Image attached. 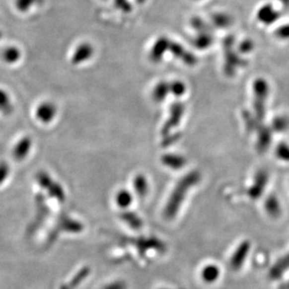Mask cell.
I'll return each mask as SVG.
<instances>
[{
	"mask_svg": "<svg viewBox=\"0 0 289 289\" xmlns=\"http://www.w3.org/2000/svg\"><path fill=\"white\" fill-rule=\"evenodd\" d=\"M31 147V140L28 137L23 138L21 141H19L14 149H13V156L18 161H22L26 155L29 152Z\"/></svg>",
	"mask_w": 289,
	"mask_h": 289,
	"instance_id": "obj_4",
	"label": "cell"
},
{
	"mask_svg": "<svg viewBox=\"0 0 289 289\" xmlns=\"http://www.w3.org/2000/svg\"><path fill=\"white\" fill-rule=\"evenodd\" d=\"M162 162L172 169H179L186 163V161L179 155H165L162 157Z\"/></svg>",
	"mask_w": 289,
	"mask_h": 289,
	"instance_id": "obj_7",
	"label": "cell"
},
{
	"mask_svg": "<svg viewBox=\"0 0 289 289\" xmlns=\"http://www.w3.org/2000/svg\"><path fill=\"white\" fill-rule=\"evenodd\" d=\"M220 276V270L217 266L215 265H209L205 267L201 272V277L202 280L207 284H213L216 282Z\"/></svg>",
	"mask_w": 289,
	"mask_h": 289,
	"instance_id": "obj_5",
	"label": "cell"
},
{
	"mask_svg": "<svg viewBox=\"0 0 289 289\" xmlns=\"http://www.w3.org/2000/svg\"><path fill=\"white\" fill-rule=\"evenodd\" d=\"M289 269V255L286 256L285 258L281 259L278 263L276 264L271 271V277L273 279H277L284 272Z\"/></svg>",
	"mask_w": 289,
	"mask_h": 289,
	"instance_id": "obj_8",
	"label": "cell"
},
{
	"mask_svg": "<svg viewBox=\"0 0 289 289\" xmlns=\"http://www.w3.org/2000/svg\"><path fill=\"white\" fill-rule=\"evenodd\" d=\"M103 289H127V285L123 281H116L104 287Z\"/></svg>",
	"mask_w": 289,
	"mask_h": 289,
	"instance_id": "obj_18",
	"label": "cell"
},
{
	"mask_svg": "<svg viewBox=\"0 0 289 289\" xmlns=\"http://www.w3.org/2000/svg\"><path fill=\"white\" fill-rule=\"evenodd\" d=\"M8 172H9V168H8L7 164L0 163V183L7 178Z\"/></svg>",
	"mask_w": 289,
	"mask_h": 289,
	"instance_id": "obj_19",
	"label": "cell"
},
{
	"mask_svg": "<svg viewBox=\"0 0 289 289\" xmlns=\"http://www.w3.org/2000/svg\"><path fill=\"white\" fill-rule=\"evenodd\" d=\"M88 272H89V270H88V269H86V268L84 269V270H82L81 272L78 273V275H76V276L73 278V280H72V284H71V285L73 287V286H76V285H78V284H80V283L82 282V280H83L84 278H85V277L87 276Z\"/></svg>",
	"mask_w": 289,
	"mask_h": 289,
	"instance_id": "obj_17",
	"label": "cell"
},
{
	"mask_svg": "<svg viewBox=\"0 0 289 289\" xmlns=\"http://www.w3.org/2000/svg\"><path fill=\"white\" fill-rule=\"evenodd\" d=\"M134 186L136 189V194H138V196L143 197V196L146 195L147 193V182L146 179L144 178L143 176H137L135 182H134Z\"/></svg>",
	"mask_w": 289,
	"mask_h": 289,
	"instance_id": "obj_11",
	"label": "cell"
},
{
	"mask_svg": "<svg viewBox=\"0 0 289 289\" xmlns=\"http://www.w3.org/2000/svg\"><path fill=\"white\" fill-rule=\"evenodd\" d=\"M39 0H15V7L21 12H26Z\"/></svg>",
	"mask_w": 289,
	"mask_h": 289,
	"instance_id": "obj_14",
	"label": "cell"
},
{
	"mask_svg": "<svg viewBox=\"0 0 289 289\" xmlns=\"http://www.w3.org/2000/svg\"></svg>",
	"mask_w": 289,
	"mask_h": 289,
	"instance_id": "obj_21",
	"label": "cell"
},
{
	"mask_svg": "<svg viewBox=\"0 0 289 289\" xmlns=\"http://www.w3.org/2000/svg\"><path fill=\"white\" fill-rule=\"evenodd\" d=\"M185 90H186V86L181 82H175L170 85V91L175 96H178V97L182 96L185 93Z\"/></svg>",
	"mask_w": 289,
	"mask_h": 289,
	"instance_id": "obj_15",
	"label": "cell"
},
{
	"mask_svg": "<svg viewBox=\"0 0 289 289\" xmlns=\"http://www.w3.org/2000/svg\"><path fill=\"white\" fill-rule=\"evenodd\" d=\"M170 91V85L162 83L155 87L153 92V99L156 102H162L165 96Z\"/></svg>",
	"mask_w": 289,
	"mask_h": 289,
	"instance_id": "obj_10",
	"label": "cell"
},
{
	"mask_svg": "<svg viewBox=\"0 0 289 289\" xmlns=\"http://www.w3.org/2000/svg\"><path fill=\"white\" fill-rule=\"evenodd\" d=\"M56 116V107L50 102H44L36 110V117L43 123H48Z\"/></svg>",
	"mask_w": 289,
	"mask_h": 289,
	"instance_id": "obj_2",
	"label": "cell"
},
{
	"mask_svg": "<svg viewBox=\"0 0 289 289\" xmlns=\"http://www.w3.org/2000/svg\"><path fill=\"white\" fill-rule=\"evenodd\" d=\"M198 179H199L198 173H191V174H188L187 177H185L184 179L179 181V184L177 185L174 193L171 196L168 204L164 210V216L166 219H172L177 215L180 203L184 199V196L187 193L188 189L195 185L196 181H198Z\"/></svg>",
	"mask_w": 289,
	"mask_h": 289,
	"instance_id": "obj_1",
	"label": "cell"
},
{
	"mask_svg": "<svg viewBox=\"0 0 289 289\" xmlns=\"http://www.w3.org/2000/svg\"><path fill=\"white\" fill-rule=\"evenodd\" d=\"M183 114V105L177 103L174 104L172 106V115H171V119L166 126L163 129L164 133H168V131H170L171 127L177 126L179 124V119L181 118V115Z\"/></svg>",
	"mask_w": 289,
	"mask_h": 289,
	"instance_id": "obj_6",
	"label": "cell"
},
{
	"mask_svg": "<svg viewBox=\"0 0 289 289\" xmlns=\"http://www.w3.org/2000/svg\"><path fill=\"white\" fill-rule=\"evenodd\" d=\"M122 218L130 226H132L135 229H139L142 225V221H140V219L138 218V216H136V214L127 213V214H124Z\"/></svg>",
	"mask_w": 289,
	"mask_h": 289,
	"instance_id": "obj_13",
	"label": "cell"
},
{
	"mask_svg": "<svg viewBox=\"0 0 289 289\" xmlns=\"http://www.w3.org/2000/svg\"><path fill=\"white\" fill-rule=\"evenodd\" d=\"M248 251H249V244L247 242L242 243L237 249V251L235 252V254L232 256L231 262H230L231 268L234 271H238L242 267V264L245 261Z\"/></svg>",
	"mask_w": 289,
	"mask_h": 289,
	"instance_id": "obj_3",
	"label": "cell"
},
{
	"mask_svg": "<svg viewBox=\"0 0 289 289\" xmlns=\"http://www.w3.org/2000/svg\"><path fill=\"white\" fill-rule=\"evenodd\" d=\"M133 197L127 191H120L117 195V203L120 208H127L132 203Z\"/></svg>",
	"mask_w": 289,
	"mask_h": 289,
	"instance_id": "obj_12",
	"label": "cell"
},
{
	"mask_svg": "<svg viewBox=\"0 0 289 289\" xmlns=\"http://www.w3.org/2000/svg\"><path fill=\"white\" fill-rule=\"evenodd\" d=\"M9 107H10V103H9L7 94L2 90H0V109H2V110L8 109L9 110Z\"/></svg>",
	"mask_w": 289,
	"mask_h": 289,
	"instance_id": "obj_16",
	"label": "cell"
},
{
	"mask_svg": "<svg viewBox=\"0 0 289 289\" xmlns=\"http://www.w3.org/2000/svg\"><path fill=\"white\" fill-rule=\"evenodd\" d=\"M20 57H21L20 50L14 46L7 48L3 53V60L7 63H15L20 59Z\"/></svg>",
	"mask_w": 289,
	"mask_h": 289,
	"instance_id": "obj_9",
	"label": "cell"
},
{
	"mask_svg": "<svg viewBox=\"0 0 289 289\" xmlns=\"http://www.w3.org/2000/svg\"><path fill=\"white\" fill-rule=\"evenodd\" d=\"M279 289H289V282L283 284Z\"/></svg>",
	"mask_w": 289,
	"mask_h": 289,
	"instance_id": "obj_20",
	"label": "cell"
}]
</instances>
